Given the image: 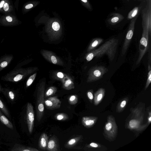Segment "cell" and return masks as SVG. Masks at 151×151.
<instances>
[{
  "label": "cell",
  "mask_w": 151,
  "mask_h": 151,
  "mask_svg": "<svg viewBox=\"0 0 151 151\" xmlns=\"http://www.w3.org/2000/svg\"><path fill=\"white\" fill-rule=\"evenodd\" d=\"M118 40L112 38L106 41L99 47L88 52L84 58L87 61L92 60L94 57H100L106 54L111 61L114 58L118 45Z\"/></svg>",
  "instance_id": "cell-1"
},
{
  "label": "cell",
  "mask_w": 151,
  "mask_h": 151,
  "mask_svg": "<svg viewBox=\"0 0 151 151\" xmlns=\"http://www.w3.org/2000/svg\"><path fill=\"white\" fill-rule=\"evenodd\" d=\"M45 88V82H41L38 86L37 90L36 110L37 120L40 122L44 114V92Z\"/></svg>",
  "instance_id": "cell-2"
},
{
  "label": "cell",
  "mask_w": 151,
  "mask_h": 151,
  "mask_svg": "<svg viewBox=\"0 0 151 151\" xmlns=\"http://www.w3.org/2000/svg\"><path fill=\"white\" fill-rule=\"evenodd\" d=\"M37 69V67H29L14 70L8 74L4 78L5 80L11 82L19 81Z\"/></svg>",
  "instance_id": "cell-3"
},
{
  "label": "cell",
  "mask_w": 151,
  "mask_h": 151,
  "mask_svg": "<svg viewBox=\"0 0 151 151\" xmlns=\"http://www.w3.org/2000/svg\"><path fill=\"white\" fill-rule=\"evenodd\" d=\"M104 135L106 138L110 141H114L118 133V127L114 117L109 115L107 118V121L104 128Z\"/></svg>",
  "instance_id": "cell-4"
},
{
  "label": "cell",
  "mask_w": 151,
  "mask_h": 151,
  "mask_svg": "<svg viewBox=\"0 0 151 151\" xmlns=\"http://www.w3.org/2000/svg\"><path fill=\"white\" fill-rule=\"evenodd\" d=\"M108 71V69L103 66L96 65L92 67L88 71L86 81L87 83H91L98 81Z\"/></svg>",
  "instance_id": "cell-5"
},
{
  "label": "cell",
  "mask_w": 151,
  "mask_h": 151,
  "mask_svg": "<svg viewBox=\"0 0 151 151\" xmlns=\"http://www.w3.org/2000/svg\"><path fill=\"white\" fill-rule=\"evenodd\" d=\"M142 27L143 32L141 38L140 40L139 45V54L136 63V65L140 63L148 47L149 30L145 26H142Z\"/></svg>",
  "instance_id": "cell-6"
},
{
  "label": "cell",
  "mask_w": 151,
  "mask_h": 151,
  "mask_svg": "<svg viewBox=\"0 0 151 151\" xmlns=\"http://www.w3.org/2000/svg\"><path fill=\"white\" fill-rule=\"evenodd\" d=\"M21 21L15 14H4L0 15V25L6 27L16 26L21 24Z\"/></svg>",
  "instance_id": "cell-7"
},
{
  "label": "cell",
  "mask_w": 151,
  "mask_h": 151,
  "mask_svg": "<svg viewBox=\"0 0 151 151\" xmlns=\"http://www.w3.org/2000/svg\"><path fill=\"white\" fill-rule=\"evenodd\" d=\"M137 16H136L131 20L126 34L122 47L121 55L123 56L125 54L132 37L134 29V25Z\"/></svg>",
  "instance_id": "cell-8"
},
{
  "label": "cell",
  "mask_w": 151,
  "mask_h": 151,
  "mask_svg": "<svg viewBox=\"0 0 151 151\" xmlns=\"http://www.w3.org/2000/svg\"><path fill=\"white\" fill-rule=\"evenodd\" d=\"M40 53L43 58L47 61L53 64L63 66L64 62L58 56L52 52L46 50H42Z\"/></svg>",
  "instance_id": "cell-9"
},
{
  "label": "cell",
  "mask_w": 151,
  "mask_h": 151,
  "mask_svg": "<svg viewBox=\"0 0 151 151\" xmlns=\"http://www.w3.org/2000/svg\"><path fill=\"white\" fill-rule=\"evenodd\" d=\"M26 108V119L27 127L29 133L31 134L34 127V111L33 106L30 103H27Z\"/></svg>",
  "instance_id": "cell-10"
},
{
  "label": "cell",
  "mask_w": 151,
  "mask_h": 151,
  "mask_svg": "<svg viewBox=\"0 0 151 151\" xmlns=\"http://www.w3.org/2000/svg\"><path fill=\"white\" fill-rule=\"evenodd\" d=\"M61 102L56 96L50 97L44 100V104L47 109L52 110L58 109Z\"/></svg>",
  "instance_id": "cell-11"
},
{
  "label": "cell",
  "mask_w": 151,
  "mask_h": 151,
  "mask_svg": "<svg viewBox=\"0 0 151 151\" xmlns=\"http://www.w3.org/2000/svg\"><path fill=\"white\" fill-rule=\"evenodd\" d=\"M141 121L139 119H133L129 122L128 128L131 130L137 131H142L145 129L148 125V124L141 125Z\"/></svg>",
  "instance_id": "cell-12"
},
{
  "label": "cell",
  "mask_w": 151,
  "mask_h": 151,
  "mask_svg": "<svg viewBox=\"0 0 151 151\" xmlns=\"http://www.w3.org/2000/svg\"><path fill=\"white\" fill-rule=\"evenodd\" d=\"M47 150L49 151L60 150L58 139L55 135L52 136L49 139Z\"/></svg>",
  "instance_id": "cell-13"
},
{
  "label": "cell",
  "mask_w": 151,
  "mask_h": 151,
  "mask_svg": "<svg viewBox=\"0 0 151 151\" xmlns=\"http://www.w3.org/2000/svg\"><path fill=\"white\" fill-rule=\"evenodd\" d=\"M98 119V117L95 116H84L82 118L81 123L86 128H90L94 125Z\"/></svg>",
  "instance_id": "cell-14"
},
{
  "label": "cell",
  "mask_w": 151,
  "mask_h": 151,
  "mask_svg": "<svg viewBox=\"0 0 151 151\" xmlns=\"http://www.w3.org/2000/svg\"><path fill=\"white\" fill-rule=\"evenodd\" d=\"M62 88L64 89L69 90L75 88L74 84L72 78L68 75L61 81Z\"/></svg>",
  "instance_id": "cell-15"
},
{
  "label": "cell",
  "mask_w": 151,
  "mask_h": 151,
  "mask_svg": "<svg viewBox=\"0 0 151 151\" xmlns=\"http://www.w3.org/2000/svg\"><path fill=\"white\" fill-rule=\"evenodd\" d=\"M105 93V90L103 88H99L95 93L94 98V104L97 105L102 101Z\"/></svg>",
  "instance_id": "cell-16"
},
{
  "label": "cell",
  "mask_w": 151,
  "mask_h": 151,
  "mask_svg": "<svg viewBox=\"0 0 151 151\" xmlns=\"http://www.w3.org/2000/svg\"><path fill=\"white\" fill-rule=\"evenodd\" d=\"M48 140V137L46 133H43L41 134L38 141L39 147L41 149L47 150Z\"/></svg>",
  "instance_id": "cell-17"
},
{
  "label": "cell",
  "mask_w": 151,
  "mask_h": 151,
  "mask_svg": "<svg viewBox=\"0 0 151 151\" xmlns=\"http://www.w3.org/2000/svg\"><path fill=\"white\" fill-rule=\"evenodd\" d=\"M12 151H38L37 149L16 144L10 150Z\"/></svg>",
  "instance_id": "cell-18"
},
{
  "label": "cell",
  "mask_w": 151,
  "mask_h": 151,
  "mask_svg": "<svg viewBox=\"0 0 151 151\" xmlns=\"http://www.w3.org/2000/svg\"><path fill=\"white\" fill-rule=\"evenodd\" d=\"M104 41L101 38H96L93 39L89 45L87 49V52H90L95 49Z\"/></svg>",
  "instance_id": "cell-19"
},
{
  "label": "cell",
  "mask_w": 151,
  "mask_h": 151,
  "mask_svg": "<svg viewBox=\"0 0 151 151\" xmlns=\"http://www.w3.org/2000/svg\"><path fill=\"white\" fill-rule=\"evenodd\" d=\"M82 137L81 135H77L70 139L65 145V147L70 148L75 145L81 139Z\"/></svg>",
  "instance_id": "cell-20"
},
{
  "label": "cell",
  "mask_w": 151,
  "mask_h": 151,
  "mask_svg": "<svg viewBox=\"0 0 151 151\" xmlns=\"http://www.w3.org/2000/svg\"><path fill=\"white\" fill-rule=\"evenodd\" d=\"M12 56L8 55L2 58L0 60V71L6 67L12 58Z\"/></svg>",
  "instance_id": "cell-21"
},
{
  "label": "cell",
  "mask_w": 151,
  "mask_h": 151,
  "mask_svg": "<svg viewBox=\"0 0 151 151\" xmlns=\"http://www.w3.org/2000/svg\"><path fill=\"white\" fill-rule=\"evenodd\" d=\"M0 121L9 128L13 129V126L10 121L3 114L0 110Z\"/></svg>",
  "instance_id": "cell-22"
},
{
  "label": "cell",
  "mask_w": 151,
  "mask_h": 151,
  "mask_svg": "<svg viewBox=\"0 0 151 151\" xmlns=\"http://www.w3.org/2000/svg\"><path fill=\"white\" fill-rule=\"evenodd\" d=\"M128 99L127 97L124 98L119 102L117 107V112H120L123 111L126 106Z\"/></svg>",
  "instance_id": "cell-23"
},
{
  "label": "cell",
  "mask_w": 151,
  "mask_h": 151,
  "mask_svg": "<svg viewBox=\"0 0 151 151\" xmlns=\"http://www.w3.org/2000/svg\"><path fill=\"white\" fill-rule=\"evenodd\" d=\"M57 91V88L54 86H51L48 88L44 92L45 98H49L54 95Z\"/></svg>",
  "instance_id": "cell-24"
},
{
  "label": "cell",
  "mask_w": 151,
  "mask_h": 151,
  "mask_svg": "<svg viewBox=\"0 0 151 151\" xmlns=\"http://www.w3.org/2000/svg\"><path fill=\"white\" fill-rule=\"evenodd\" d=\"M68 75L60 71H55L52 74L53 79L60 81L61 82Z\"/></svg>",
  "instance_id": "cell-25"
},
{
  "label": "cell",
  "mask_w": 151,
  "mask_h": 151,
  "mask_svg": "<svg viewBox=\"0 0 151 151\" xmlns=\"http://www.w3.org/2000/svg\"><path fill=\"white\" fill-rule=\"evenodd\" d=\"M55 119L57 120L64 121L69 119L68 115L64 113H59L55 114L54 116Z\"/></svg>",
  "instance_id": "cell-26"
},
{
  "label": "cell",
  "mask_w": 151,
  "mask_h": 151,
  "mask_svg": "<svg viewBox=\"0 0 151 151\" xmlns=\"http://www.w3.org/2000/svg\"><path fill=\"white\" fill-rule=\"evenodd\" d=\"M148 71L147 79L145 87V90L148 88L151 82V68L149 62L148 63Z\"/></svg>",
  "instance_id": "cell-27"
},
{
  "label": "cell",
  "mask_w": 151,
  "mask_h": 151,
  "mask_svg": "<svg viewBox=\"0 0 151 151\" xmlns=\"http://www.w3.org/2000/svg\"><path fill=\"white\" fill-rule=\"evenodd\" d=\"M68 100L70 104L75 105L77 103L78 101V96L75 94L71 95L69 96Z\"/></svg>",
  "instance_id": "cell-28"
},
{
  "label": "cell",
  "mask_w": 151,
  "mask_h": 151,
  "mask_svg": "<svg viewBox=\"0 0 151 151\" xmlns=\"http://www.w3.org/2000/svg\"><path fill=\"white\" fill-rule=\"evenodd\" d=\"M0 109L9 118L10 117L9 112L5 104L0 99Z\"/></svg>",
  "instance_id": "cell-29"
},
{
  "label": "cell",
  "mask_w": 151,
  "mask_h": 151,
  "mask_svg": "<svg viewBox=\"0 0 151 151\" xmlns=\"http://www.w3.org/2000/svg\"><path fill=\"white\" fill-rule=\"evenodd\" d=\"M37 73H36L31 75L27 80L26 83V87H28L33 83L36 78Z\"/></svg>",
  "instance_id": "cell-30"
},
{
  "label": "cell",
  "mask_w": 151,
  "mask_h": 151,
  "mask_svg": "<svg viewBox=\"0 0 151 151\" xmlns=\"http://www.w3.org/2000/svg\"><path fill=\"white\" fill-rule=\"evenodd\" d=\"M139 8L138 7L135 8L134 9L130 12L129 14L128 17L130 19H132L134 17L136 16L139 11Z\"/></svg>",
  "instance_id": "cell-31"
},
{
  "label": "cell",
  "mask_w": 151,
  "mask_h": 151,
  "mask_svg": "<svg viewBox=\"0 0 151 151\" xmlns=\"http://www.w3.org/2000/svg\"><path fill=\"white\" fill-rule=\"evenodd\" d=\"M93 90L92 89L88 90L87 92V97L91 102L92 101L93 99Z\"/></svg>",
  "instance_id": "cell-32"
},
{
  "label": "cell",
  "mask_w": 151,
  "mask_h": 151,
  "mask_svg": "<svg viewBox=\"0 0 151 151\" xmlns=\"http://www.w3.org/2000/svg\"><path fill=\"white\" fill-rule=\"evenodd\" d=\"M88 148H99L101 147L99 144L95 142H91L87 146Z\"/></svg>",
  "instance_id": "cell-33"
},
{
  "label": "cell",
  "mask_w": 151,
  "mask_h": 151,
  "mask_svg": "<svg viewBox=\"0 0 151 151\" xmlns=\"http://www.w3.org/2000/svg\"><path fill=\"white\" fill-rule=\"evenodd\" d=\"M132 111L133 114L135 115V118L136 117H140L141 112L139 109L136 108L135 109H133Z\"/></svg>",
  "instance_id": "cell-34"
},
{
  "label": "cell",
  "mask_w": 151,
  "mask_h": 151,
  "mask_svg": "<svg viewBox=\"0 0 151 151\" xmlns=\"http://www.w3.org/2000/svg\"><path fill=\"white\" fill-rule=\"evenodd\" d=\"M8 96L9 99L12 101H13L15 97V94L12 91H9Z\"/></svg>",
  "instance_id": "cell-35"
},
{
  "label": "cell",
  "mask_w": 151,
  "mask_h": 151,
  "mask_svg": "<svg viewBox=\"0 0 151 151\" xmlns=\"http://www.w3.org/2000/svg\"><path fill=\"white\" fill-rule=\"evenodd\" d=\"M7 0H0V13H4L3 7L5 2Z\"/></svg>",
  "instance_id": "cell-36"
},
{
  "label": "cell",
  "mask_w": 151,
  "mask_h": 151,
  "mask_svg": "<svg viewBox=\"0 0 151 151\" xmlns=\"http://www.w3.org/2000/svg\"><path fill=\"white\" fill-rule=\"evenodd\" d=\"M119 19V18L116 16L114 17L111 18V22L112 23H115L117 22Z\"/></svg>",
  "instance_id": "cell-37"
},
{
  "label": "cell",
  "mask_w": 151,
  "mask_h": 151,
  "mask_svg": "<svg viewBox=\"0 0 151 151\" xmlns=\"http://www.w3.org/2000/svg\"><path fill=\"white\" fill-rule=\"evenodd\" d=\"M151 122V113L150 111L149 113V115L148 117V124L149 125Z\"/></svg>",
  "instance_id": "cell-38"
},
{
  "label": "cell",
  "mask_w": 151,
  "mask_h": 151,
  "mask_svg": "<svg viewBox=\"0 0 151 151\" xmlns=\"http://www.w3.org/2000/svg\"><path fill=\"white\" fill-rule=\"evenodd\" d=\"M19 0H16L14 4V6L17 9V10H18V9Z\"/></svg>",
  "instance_id": "cell-39"
},
{
  "label": "cell",
  "mask_w": 151,
  "mask_h": 151,
  "mask_svg": "<svg viewBox=\"0 0 151 151\" xmlns=\"http://www.w3.org/2000/svg\"><path fill=\"white\" fill-rule=\"evenodd\" d=\"M84 3H86L87 2V0H81Z\"/></svg>",
  "instance_id": "cell-40"
},
{
  "label": "cell",
  "mask_w": 151,
  "mask_h": 151,
  "mask_svg": "<svg viewBox=\"0 0 151 151\" xmlns=\"http://www.w3.org/2000/svg\"><path fill=\"white\" fill-rule=\"evenodd\" d=\"M3 90L2 88H1V86L0 85V91H2Z\"/></svg>",
  "instance_id": "cell-41"
}]
</instances>
